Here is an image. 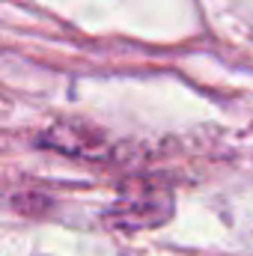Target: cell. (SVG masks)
<instances>
[{
    "mask_svg": "<svg viewBox=\"0 0 253 256\" xmlns=\"http://www.w3.org/2000/svg\"><path fill=\"white\" fill-rule=\"evenodd\" d=\"M42 143L54 146V149H63L66 155H84V158H102L104 155V146L98 140V134H92L90 128L84 126H57L54 131H48L42 137Z\"/></svg>",
    "mask_w": 253,
    "mask_h": 256,
    "instance_id": "cell-2",
    "label": "cell"
},
{
    "mask_svg": "<svg viewBox=\"0 0 253 256\" xmlns=\"http://www.w3.org/2000/svg\"><path fill=\"white\" fill-rule=\"evenodd\" d=\"M173 214L170 196H126L110 212L108 220L122 230H143V226H161Z\"/></svg>",
    "mask_w": 253,
    "mask_h": 256,
    "instance_id": "cell-1",
    "label": "cell"
}]
</instances>
